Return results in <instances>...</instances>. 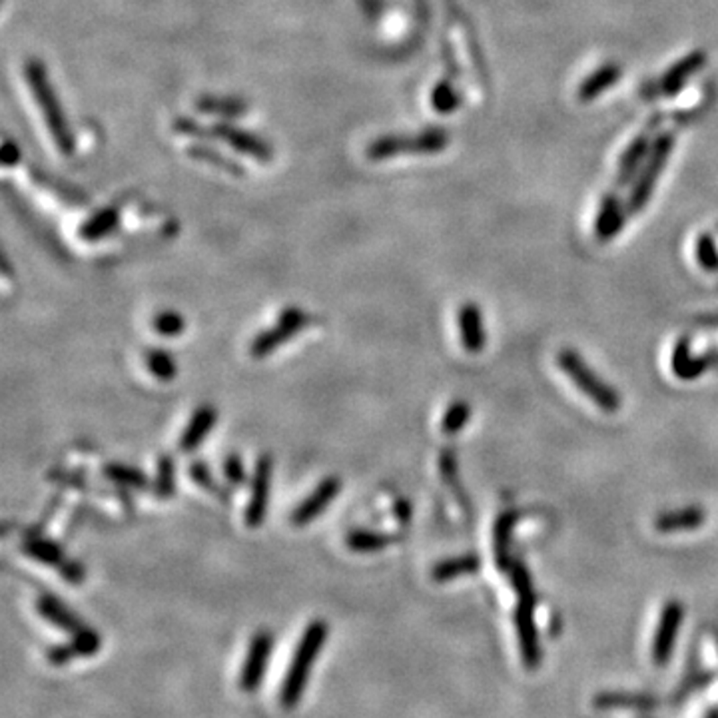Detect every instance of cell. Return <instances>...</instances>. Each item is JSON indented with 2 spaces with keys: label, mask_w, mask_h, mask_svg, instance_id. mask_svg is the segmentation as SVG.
I'll list each match as a JSON object with an SVG mask.
<instances>
[{
  "label": "cell",
  "mask_w": 718,
  "mask_h": 718,
  "mask_svg": "<svg viewBox=\"0 0 718 718\" xmlns=\"http://www.w3.org/2000/svg\"><path fill=\"white\" fill-rule=\"evenodd\" d=\"M328 634L329 627L324 619L311 621L306 631L301 633L298 647L293 651L290 667L285 670L280 687V705L283 711H292V708H296L300 705L310 683L311 669H314L319 652L326 647Z\"/></svg>",
  "instance_id": "cell-1"
},
{
  "label": "cell",
  "mask_w": 718,
  "mask_h": 718,
  "mask_svg": "<svg viewBox=\"0 0 718 718\" xmlns=\"http://www.w3.org/2000/svg\"><path fill=\"white\" fill-rule=\"evenodd\" d=\"M511 583L517 591V609H515V629H517L519 649L523 657V665L527 669H537L541 662V647L539 634L535 627V588L531 583L529 569L521 561H511L507 567Z\"/></svg>",
  "instance_id": "cell-2"
},
{
  "label": "cell",
  "mask_w": 718,
  "mask_h": 718,
  "mask_svg": "<svg viewBox=\"0 0 718 718\" xmlns=\"http://www.w3.org/2000/svg\"><path fill=\"white\" fill-rule=\"evenodd\" d=\"M557 363L569 380L573 381L598 409L613 413L621 408L619 393H616L609 383H605L601 377L583 362V357L579 355L575 349H563V352L557 355Z\"/></svg>",
  "instance_id": "cell-3"
},
{
  "label": "cell",
  "mask_w": 718,
  "mask_h": 718,
  "mask_svg": "<svg viewBox=\"0 0 718 718\" xmlns=\"http://www.w3.org/2000/svg\"><path fill=\"white\" fill-rule=\"evenodd\" d=\"M673 146H675L673 134H662L657 138L655 144H652V150L647 156V160H644V166L639 174L637 184H634V188L631 192L629 208H627L631 214H637V211H641L644 206H647L652 190H655L657 182H659L660 172H662V168H665L670 152H673Z\"/></svg>",
  "instance_id": "cell-4"
},
{
  "label": "cell",
  "mask_w": 718,
  "mask_h": 718,
  "mask_svg": "<svg viewBox=\"0 0 718 718\" xmlns=\"http://www.w3.org/2000/svg\"><path fill=\"white\" fill-rule=\"evenodd\" d=\"M310 324V316L298 306H290L282 310V314L278 316L274 328H268L257 334L252 344H250V355L256 359H264L270 354H274L275 349L283 346L285 342L298 334L300 329H303Z\"/></svg>",
  "instance_id": "cell-5"
},
{
  "label": "cell",
  "mask_w": 718,
  "mask_h": 718,
  "mask_svg": "<svg viewBox=\"0 0 718 718\" xmlns=\"http://www.w3.org/2000/svg\"><path fill=\"white\" fill-rule=\"evenodd\" d=\"M274 652V634L270 631H256L247 644L246 659L238 677V687L244 693H256L268 673V665Z\"/></svg>",
  "instance_id": "cell-6"
},
{
  "label": "cell",
  "mask_w": 718,
  "mask_h": 718,
  "mask_svg": "<svg viewBox=\"0 0 718 718\" xmlns=\"http://www.w3.org/2000/svg\"><path fill=\"white\" fill-rule=\"evenodd\" d=\"M272 479H274V457L270 453H262L254 465V473L250 479V499L246 505L244 519L250 529L262 527L270 507V493H272Z\"/></svg>",
  "instance_id": "cell-7"
},
{
  "label": "cell",
  "mask_w": 718,
  "mask_h": 718,
  "mask_svg": "<svg viewBox=\"0 0 718 718\" xmlns=\"http://www.w3.org/2000/svg\"><path fill=\"white\" fill-rule=\"evenodd\" d=\"M342 479L337 475H329L324 481L314 487L306 499L296 505V509L292 513V523L296 527H306L311 521H316L321 513H324L331 503L337 499V495L342 493Z\"/></svg>",
  "instance_id": "cell-8"
},
{
  "label": "cell",
  "mask_w": 718,
  "mask_h": 718,
  "mask_svg": "<svg viewBox=\"0 0 718 718\" xmlns=\"http://www.w3.org/2000/svg\"><path fill=\"white\" fill-rule=\"evenodd\" d=\"M685 616V606L678 601H669L665 605V609L660 613V621L655 633V639H652V662L662 667L667 665L673 657V649L677 642V634L680 629V623H683Z\"/></svg>",
  "instance_id": "cell-9"
},
{
  "label": "cell",
  "mask_w": 718,
  "mask_h": 718,
  "mask_svg": "<svg viewBox=\"0 0 718 718\" xmlns=\"http://www.w3.org/2000/svg\"><path fill=\"white\" fill-rule=\"evenodd\" d=\"M100 647H103V637H100V633L90 627H85L82 631L72 634L70 642L57 644V647L49 649V652H46V660H49L52 667H64L75 659H88L92 655H96Z\"/></svg>",
  "instance_id": "cell-10"
},
{
  "label": "cell",
  "mask_w": 718,
  "mask_h": 718,
  "mask_svg": "<svg viewBox=\"0 0 718 718\" xmlns=\"http://www.w3.org/2000/svg\"><path fill=\"white\" fill-rule=\"evenodd\" d=\"M36 611H39V615L46 623L57 627L62 633L75 634L86 627L85 621H82L67 603H62L58 597H54L50 593H44L39 597V601H36Z\"/></svg>",
  "instance_id": "cell-11"
},
{
  "label": "cell",
  "mask_w": 718,
  "mask_h": 718,
  "mask_svg": "<svg viewBox=\"0 0 718 718\" xmlns=\"http://www.w3.org/2000/svg\"><path fill=\"white\" fill-rule=\"evenodd\" d=\"M706 62V54L703 50H695L690 52L688 57L680 58L673 68H669L665 75H662L660 82L655 88V94H662V96H673L677 92L683 88L690 76H695L698 70L705 67Z\"/></svg>",
  "instance_id": "cell-12"
},
{
  "label": "cell",
  "mask_w": 718,
  "mask_h": 718,
  "mask_svg": "<svg viewBox=\"0 0 718 718\" xmlns=\"http://www.w3.org/2000/svg\"><path fill=\"white\" fill-rule=\"evenodd\" d=\"M218 423V409L214 405H200V408L192 413L188 426L184 427V434L180 435V451L182 453H192L196 451L204 439L211 434V429Z\"/></svg>",
  "instance_id": "cell-13"
},
{
  "label": "cell",
  "mask_w": 718,
  "mask_h": 718,
  "mask_svg": "<svg viewBox=\"0 0 718 718\" xmlns=\"http://www.w3.org/2000/svg\"><path fill=\"white\" fill-rule=\"evenodd\" d=\"M459 334H462V344L469 354H479L485 347L487 334L483 324V311L473 301L459 308L457 314Z\"/></svg>",
  "instance_id": "cell-14"
},
{
  "label": "cell",
  "mask_w": 718,
  "mask_h": 718,
  "mask_svg": "<svg viewBox=\"0 0 718 718\" xmlns=\"http://www.w3.org/2000/svg\"><path fill=\"white\" fill-rule=\"evenodd\" d=\"M593 706L598 711H613V708H624V711H655L660 706L659 698L642 693H601L593 698Z\"/></svg>",
  "instance_id": "cell-15"
},
{
  "label": "cell",
  "mask_w": 718,
  "mask_h": 718,
  "mask_svg": "<svg viewBox=\"0 0 718 718\" xmlns=\"http://www.w3.org/2000/svg\"><path fill=\"white\" fill-rule=\"evenodd\" d=\"M624 226V208L615 194L605 196L598 208L597 222H595V234L601 242H609L616 234L621 232Z\"/></svg>",
  "instance_id": "cell-16"
},
{
  "label": "cell",
  "mask_w": 718,
  "mask_h": 718,
  "mask_svg": "<svg viewBox=\"0 0 718 718\" xmlns=\"http://www.w3.org/2000/svg\"><path fill=\"white\" fill-rule=\"evenodd\" d=\"M706 521V513L701 507H685L677 511L660 513L655 519V527L660 533H683L695 531Z\"/></svg>",
  "instance_id": "cell-17"
},
{
  "label": "cell",
  "mask_w": 718,
  "mask_h": 718,
  "mask_svg": "<svg viewBox=\"0 0 718 718\" xmlns=\"http://www.w3.org/2000/svg\"><path fill=\"white\" fill-rule=\"evenodd\" d=\"M398 541V537L391 533L373 531V529H354L346 535V545L354 553H377V551L388 549L390 545Z\"/></svg>",
  "instance_id": "cell-18"
},
{
  "label": "cell",
  "mask_w": 718,
  "mask_h": 718,
  "mask_svg": "<svg viewBox=\"0 0 718 718\" xmlns=\"http://www.w3.org/2000/svg\"><path fill=\"white\" fill-rule=\"evenodd\" d=\"M22 551L26 557H31L32 561L46 567L60 569L67 563V553L58 545L57 541L46 539V537H31L22 543Z\"/></svg>",
  "instance_id": "cell-19"
},
{
  "label": "cell",
  "mask_w": 718,
  "mask_h": 718,
  "mask_svg": "<svg viewBox=\"0 0 718 718\" xmlns=\"http://www.w3.org/2000/svg\"><path fill=\"white\" fill-rule=\"evenodd\" d=\"M708 367H711V359L708 357H693L690 355V342L687 337L678 339L673 352V372L678 380H696L698 375H703Z\"/></svg>",
  "instance_id": "cell-20"
},
{
  "label": "cell",
  "mask_w": 718,
  "mask_h": 718,
  "mask_svg": "<svg viewBox=\"0 0 718 718\" xmlns=\"http://www.w3.org/2000/svg\"><path fill=\"white\" fill-rule=\"evenodd\" d=\"M621 75H623V68L619 67V64H615V62L605 64V67L593 72V75L588 76L581 86H579V100H581V103H591V100L601 96L605 90L615 86L616 80L621 78Z\"/></svg>",
  "instance_id": "cell-21"
},
{
  "label": "cell",
  "mask_w": 718,
  "mask_h": 718,
  "mask_svg": "<svg viewBox=\"0 0 718 718\" xmlns=\"http://www.w3.org/2000/svg\"><path fill=\"white\" fill-rule=\"evenodd\" d=\"M479 569H481V559L473 553H469L462 557L439 561V563H435V567L431 569V579H434L435 583H449L457 577L473 575Z\"/></svg>",
  "instance_id": "cell-22"
},
{
  "label": "cell",
  "mask_w": 718,
  "mask_h": 718,
  "mask_svg": "<svg viewBox=\"0 0 718 718\" xmlns=\"http://www.w3.org/2000/svg\"><path fill=\"white\" fill-rule=\"evenodd\" d=\"M521 517L519 511H505L499 519L495 523V533H493V551H495V561L503 570L509 567L511 555H509V545H511V535L515 525H517Z\"/></svg>",
  "instance_id": "cell-23"
},
{
  "label": "cell",
  "mask_w": 718,
  "mask_h": 718,
  "mask_svg": "<svg viewBox=\"0 0 718 718\" xmlns=\"http://www.w3.org/2000/svg\"><path fill=\"white\" fill-rule=\"evenodd\" d=\"M647 154H649V138L637 136L621 156L619 172H616V186H624V184H629L633 180V176H637L639 166L647 160Z\"/></svg>",
  "instance_id": "cell-24"
},
{
  "label": "cell",
  "mask_w": 718,
  "mask_h": 718,
  "mask_svg": "<svg viewBox=\"0 0 718 718\" xmlns=\"http://www.w3.org/2000/svg\"><path fill=\"white\" fill-rule=\"evenodd\" d=\"M146 367L160 381H172L178 375V363L164 347H152L146 352Z\"/></svg>",
  "instance_id": "cell-25"
},
{
  "label": "cell",
  "mask_w": 718,
  "mask_h": 718,
  "mask_svg": "<svg viewBox=\"0 0 718 718\" xmlns=\"http://www.w3.org/2000/svg\"><path fill=\"white\" fill-rule=\"evenodd\" d=\"M104 475L106 479H110V481L130 487V489H146V487L150 485V479L146 477L144 471H140L138 467L124 463H106Z\"/></svg>",
  "instance_id": "cell-26"
},
{
  "label": "cell",
  "mask_w": 718,
  "mask_h": 718,
  "mask_svg": "<svg viewBox=\"0 0 718 718\" xmlns=\"http://www.w3.org/2000/svg\"><path fill=\"white\" fill-rule=\"evenodd\" d=\"M154 493L158 499H170L176 493V463L170 455H162L156 465Z\"/></svg>",
  "instance_id": "cell-27"
},
{
  "label": "cell",
  "mask_w": 718,
  "mask_h": 718,
  "mask_svg": "<svg viewBox=\"0 0 718 718\" xmlns=\"http://www.w3.org/2000/svg\"><path fill=\"white\" fill-rule=\"evenodd\" d=\"M152 328L162 337H180L186 331V318L176 310H164L154 316Z\"/></svg>",
  "instance_id": "cell-28"
},
{
  "label": "cell",
  "mask_w": 718,
  "mask_h": 718,
  "mask_svg": "<svg viewBox=\"0 0 718 718\" xmlns=\"http://www.w3.org/2000/svg\"><path fill=\"white\" fill-rule=\"evenodd\" d=\"M469 419H471V405L467 401L451 403L444 419H441V431H444L445 435H455L467 426Z\"/></svg>",
  "instance_id": "cell-29"
},
{
  "label": "cell",
  "mask_w": 718,
  "mask_h": 718,
  "mask_svg": "<svg viewBox=\"0 0 718 718\" xmlns=\"http://www.w3.org/2000/svg\"><path fill=\"white\" fill-rule=\"evenodd\" d=\"M116 224H118V220H116L114 211H104V214L94 216L90 222L85 224V228H82V236H85L86 239H100L112 232Z\"/></svg>",
  "instance_id": "cell-30"
},
{
  "label": "cell",
  "mask_w": 718,
  "mask_h": 718,
  "mask_svg": "<svg viewBox=\"0 0 718 718\" xmlns=\"http://www.w3.org/2000/svg\"><path fill=\"white\" fill-rule=\"evenodd\" d=\"M695 254H696V262L701 264L705 270H708V272L718 270V250H716V244L711 236L708 234L698 236Z\"/></svg>",
  "instance_id": "cell-31"
},
{
  "label": "cell",
  "mask_w": 718,
  "mask_h": 718,
  "mask_svg": "<svg viewBox=\"0 0 718 718\" xmlns=\"http://www.w3.org/2000/svg\"><path fill=\"white\" fill-rule=\"evenodd\" d=\"M188 475L192 481H194L198 487H202V489H206L210 493H222V489H220L216 483L214 475H211V471H210V467L202 462V459H196V462L190 463Z\"/></svg>",
  "instance_id": "cell-32"
},
{
  "label": "cell",
  "mask_w": 718,
  "mask_h": 718,
  "mask_svg": "<svg viewBox=\"0 0 718 718\" xmlns=\"http://www.w3.org/2000/svg\"><path fill=\"white\" fill-rule=\"evenodd\" d=\"M224 477L229 485H246L247 483V469L244 465V459L238 453H229L224 459Z\"/></svg>",
  "instance_id": "cell-33"
},
{
  "label": "cell",
  "mask_w": 718,
  "mask_h": 718,
  "mask_svg": "<svg viewBox=\"0 0 718 718\" xmlns=\"http://www.w3.org/2000/svg\"><path fill=\"white\" fill-rule=\"evenodd\" d=\"M439 471L444 475V481L453 487L459 499H462V489L457 485V459L453 451H444L439 457Z\"/></svg>",
  "instance_id": "cell-34"
},
{
  "label": "cell",
  "mask_w": 718,
  "mask_h": 718,
  "mask_svg": "<svg viewBox=\"0 0 718 718\" xmlns=\"http://www.w3.org/2000/svg\"><path fill=\"white\" fill-rule=\"evenodd\" d=\"M58 570H60V577L64 579V581L70 583V585H80V583H85L86 570H85V565L78 563V561H70V559H67V563H64Z\"/></svg>",
  "instance_id": "cell-35"
},
{
  "label": "cell",
  "mask_w": 718,
  "mask_h": 718,
  "mask_svg": "<svg viewBox=\"0 0 718 718\" xmlns=\"http://www.w3.org/2000/svg\"><path fill=\"white\" fill-rule=\"evenodd\" d=\"M393 515L395 519L401 523H408L411 519V503L408 499H399L393 503Z\"/></svg>",
  "instance_id": "cell-36"
},
{
  "label": "cell",
  "mask_w": 718,
  "mask_h": 718,
  "mask_svg": "<svg viewBox=\"0 0 718 718\" xmlns=\"http://www.w3.org/2000/svg\"><path fill=\"white\" fill-rule=\"evenodd\" d=\"M698 324H701V326H713V328H716V326H718V314H714V316H703L701 319H698Z\"/></svg>",
  "instance_id": "cell-37"
},
{
  "label": "cell",
  "mask_w": 718,
  "mask_h": 718,
  "mask_svg": "<svg viewBox=\"0 0 718 718\" xmlns=\"http://www.w3.org/2000/svg\"><path fill=\"white\" fill-rule=\"evenodd\" d=\"M706 718H718V706H716V708H713V711H708Z\"/></svg>",
  "instance_id": "cell-38"
}]
</instances>
